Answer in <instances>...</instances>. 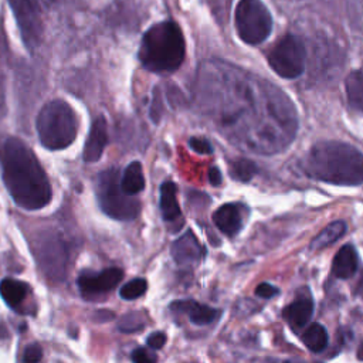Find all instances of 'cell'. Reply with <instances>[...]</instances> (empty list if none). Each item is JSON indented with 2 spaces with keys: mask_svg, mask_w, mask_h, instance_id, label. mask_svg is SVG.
Here are the masks:
<instances>
[{
  "mask_svg": "<svg viewBox=\"0 0 363 363\" xmlns=\"http://www.w3.org/2000/svg\"><path fill=\"white\" fill-rule=\"evenodd\" d=\"M196 96L218 128L251 150L284 149L296 132V111L277 86L220 61L206 62Z\"/></svg>",
  "mask_w": 363,
  "mask_h": 363,
  "instance_id": "6da1fadb",
  "label": "cell"
},
{
  "mask_svg": "<svg viewBox=\"0 0 363 363\" xmlns=\"http://www.w3.org/2000/svg\"><path fill=\"white\" fill-rule=\"evenodd\" d=\"M1 174L14 203L24 210H40L51 201L48 177L33 150L18 138H9L0 149Z\"/></svg>",
  "mask_w": 363,
  "mask_h": 363,
  "instance_id": "7a4b0ae2",
  "label": "cell"
},
{
  "mask_svg": "<svg viewBox=\"0 0 363 363\" xmlns=\"http://www.w3.org/2000/svg\"><path fill=\"white\" fill-rule=\"evenodd\" d=\"M302 169L319 182L357 186L363 183V153L345 142L322 140L309 149Z\"/></svg>",
  "mask_w": 363,
  "mask_h": 363,
  "instance_id": "3957f363",
  "label": "cell"
},
{
  "mask_svg": "<svg viewBox=\"0 0 363 363\" xmlns=\"http://www.w3.org/2000/svg\"><path fill=\"white\" fill-rule=\"evenodd\" d=\"M186 54L184 37L174 21H160L142 37L138 57L140 64L153 72L176 71Z\"/></svg>",
  "mask_w": 363,
  "mask_h": 363,
  "instance_id": "277c9868",
  "label": "cell"
},
{
  "mask_svg": "<svg viewBox=\"0 0 363 363\" xmlns=\"http://www.w3.org/2000/svg\"><path fill=\"white\" fill-rule=\"evenodd\" d=\"M35 128L41 145L61 150L72 145L78 133V118L71 105L62 99L47 102L38 112Z\"/></svg>",
  "mask_w": 363,
  "mask_h": 363,
  "instance_id": "5b68a950",
  "label": "cell"
},
{
  "mask_svg": "<svg viewBox=\"0 0 363 363\" xmlns=\"http://www.w3.org/2000/svg\"><path fill=\"white\" fill-rule=\"evenodd\" d=\"M95 193L101 210L108 217L119 221H130L139 216L140 203L133 196L123 193L118 169L111 167L98 174Z\"/></svg>",
  "mask_w": 363,
  "mask_h": 363,
  "instance_id": "8992f818",
  "label": "cell"
},
{
  "mask_svg": "<svg viewBox=\"0 0 363 363\" xmlns=\"http://www.w3.org/2000/svg\"><path fill=\"white\" fill-rule=\"evenodd\" d=\"M240 38L251 45L261 44L272 30V16L261 0H240L234 11Z\"/></svg>",
  "mask_w": 363,
  "mask_h": 363,
  "instance_id": "52a82bcc",
  "label": "cell"
},
{
  "mask_svg": "<svg viewBox=\"0 0 363 363\" xmlns=\"http://www.w3.org/2000/svg\"><path fill=\"white\" fill-rule=\"evenodd\" d=\"M306 50L299 37L284 35L268 52V62L274 72L286 79L298 78L305 69Z\"/></svg>",
  "mask_w": 363,
  "mask_h": 363,
  "instance_id": "ba28073f",
  "label": "cell"
},
{
  "mask_svg": "<svg viewBox=\"0 0 363 363\" xmlns=\"http://www.w3.org/2000/svg\"><path fill=\"white\" fill-rule=\"evenodd\" d=\"M34 257L44 275L62 281L67 274L68 248L60 234H44L34 244Z\"/></svg>",
  "mask_w": 363,
  "mask_h": 363,
  "instance_id": "9c48e42d",
  "label": "cell"
},
{
  "mask_svg": "<svg viewBox=\"0 0 363 363\" xmlns=\"http://www.w3.org/2000/svg\"><path fill=\"white\" fill-rule=\"evenodd\" d=\"M21 40L28 51H34L43 41V4L40 0H9Z\"/></svg>",
  "mask_w": 363,
  "mask_h": 363,
  "instance_id": "30bf717a",
  "label": "cell"
},
{
  "mask_svg": "<svg viewBox=\"0 0 363 363\" xmlns=\"http://www.w3.org/2000/svg\"><path fill=\"white\" fill-rule=\"evenodd\" d=\"M123 278L119 268H106L101 272H84L78 277L77 284L84 296H96L113 289Z\"/></svg>",
  "mask_w": 363,
  "mask_h": 363,
  "instance_id": "8fae6325",
  "label": "cell"
},
{
  "mask_svg": "<svg viewBox=\"0 0 363 363\" xmlns=\"http://www.w3.org/2000/svg\"><path fill=\"white\" fill-rule=\"evenodd\" d=\"M170 254L179 265H193L199 262L204 255V248L191 231H186L177 240L173 241Z\"/></svg>",
  "mask_w": 363,
  "mask_h": 363,
  "instance_id": "7c38bea8",
  "label": "cell"
},
{
  "mask_svg": "<svg viewBox=\"0 0 363 363\" xmlns=\"http://www.w3.org/2000/svg\"><path fill=\"white\" fill-rule=\"evenodd\" d=\"M106 143H108V125H106V119L102 115H99L94 119L89 128V133L85 140L84 152H82L84 160L88 163L98 162L104 153Z\"/></svg>",
  "mask_w": 363,
  "mask_h": 363,
  "instance_id": "4fadbf2b",
  "label": "cell"
},
{
  "mask_svg": "<svg viewBox=\"0 0 363 363\" xmlns=\"http://www.w3.org/2000/svg\"><path fill=\"white\" fill-rule=\"evenodd\" d=\"M213 221L216 227L225 235H235L242 227L241 206L234 203L220 206L213 213Z\"/></svg>",
  "mask_w": 363,
  "mask_h": 363,
  "instance_id": "5bb4252c",
  "label": "cell"
},
{
  "mask_svg": "<svg viewBox=\"0 0 363 363\" xmlns=\"http://www.w3.org/2000/svg\"><path fill=\"white\" fill-rule=\"evenodd\" d=\"M170 309L179 313H186L190 322L194 325L211 323L218 316L217 309L197 303L194 301H174L170 303Z\"/></svg>",
  "mask_w": 363,
  "mask_h": 363,
  "instance_id": "9a60e30c",
  "label": "cell"
},
{
  "mask_svg": "<svg viewBox=\"0 0 363 363\" xmlns=\"http://www.w3.org/2000/svg\"><path fill=\"white\" fill-rule=\"evenodd\" d=\"M357 265H359V259H357V252L354 247L350 244H346L336 252L332 262V271L336 278L349 279L356 274Z\"/></svg>",
  "mask_w": 363,
  "mask_h": 363,
  "instance_id": "2e32d148",
  "label": "cell"
},
{
  "mask_svg": "<svg viewBox=\"0 0 363 363\" xmlns=\"http://www.w3.org/2000/svg\"><path fill=\"white\" fill-rule=\"evenodd\" d=\"M312 315H313V302L309 299H298L291 305L285 306L282 311L284 319L295 328L305 326L311 320Z\"/></svg>",
  "mask_w": 363,
  "mask_h": 363,
  "instance_id": "e0dca14e",
  "label": "cell"
},
{
  "mask_svg": "<svg viewBox=\"0 0 363 363\" xmlns=\"http://www.w3.org/2000/svg\"><path fill=\"white\" fill-rule=\"evenodd\" d=\"M177 186L173 182H164L160 186V211L164 221H173L180 216V207L176 199Z\"/></svg>",
  "mask_w": 363,
  "mask_h": 363,
  "instance_id": "ac0fdd59",
  "label": "cell"
},
{
  "mask_svg": "<svg viewBox=\"0 0 363 363\" xmlns=\"http://www.w3.org/2000/svg\"><path fill=\"white\" fill-rule=\"evenodd\" d=\"M121 187L128 196H135L145 189L143 170L139 162H132L126 166L121 177Z\"/></svg>",
  "mask_w": 363,
  "mask_h": 363,
  "instance_id": "d6986e66",
  "label": "cell"
},
{
  "mask_svg": "<svg viewBox=\"0 0 363 363\" xmlns=\"http://www.w3.org/2000/svg\"><path fill=\"white\" fill-rule=\"evenodd\" d=\"M28 294V285L13 279V278H4L0 282V295L4 299V302L11 308H18V305L26 299Z\"/></svg>",
  "mask_w": 363,
  "mask_h": 363,
  "instance_id": "ffe728a7",
  "label": "cell"
},
{
  "mask_svg": "<svg viewBox=\"0 0 363 363\" xmlns=\"http://www.w3.org/2000/svg\"><path fill=\"white\" fill-rule=\"evenodd\" d=\"M347 225L345 221L337 220L330 224H328L312 241H311V248L312 250H322L325 247H329L330 244L336 242L343 234L346 233Z\"/></svg>",
  "mask_w": 363,
  "mask_h": 363,
  "instance_id": "44dd1931",
  "label": "cell"
},
{
  "mask_svg": "<svg viewBox=\"0 0 363 363\" xmlns=\"http://www.w3.org/2000/svg\"><path fill=\"white\" fill-rule=\"evenodd\" d=\"M346 95L352 106L363 111V68L352 71L345 81Z\"/></svg>",
  "mask_w": 363,
  "mask_h": 363,
  "instance_id": "7402d4cb",
  "label": "cell"
},
{
  "mask_svg": "<svg viewBox=\"0 0 363 363\" xmlns=\"http://www.w3.org/2000/svg\"><path fill=\"white\" fill-rule=\"evenodd\" d=\"M302 342L303 345L311 350V352H315V353H319L322 352L326 346H328V342H329V336H328V332L326 329L319 325V323H312L302 335Z\"/></svg>",
  "mask_w": 363,
  "mask_h": 363,
  "instance_id": "603a6c76",
  "label": "cell"
},
{
  "mask_svg": "<svg viewBox=\"0 0 363 363\" xmlns=\"http://www.w3.org/2000/svg\"><path fill=\"white\" fill-rule=\"evenodd\" d=\"M257 170H258L257 164L252 160L244 159V157L235 159L230 164L231 177L237 182H242V183L250 182L252 179V176L257 173Z\"/></svg>",
  "mask_w": 363,
  "mask_h": 363,
  "instance_id": "cb8c5ba5",
  "label": "cell"
},
{
  "mask_svg": "<svg viewBox=\"0 0 363 363\" xmlns=\"http://www.w3.org/2000/svg\"><path fill=\"white\" fill-rule=\"evenodd\" d=\"M147 289V282L143 278H135L129 282H126L121 289H119V296L125 301H133L139 296H142Z\"/></svg>",
  "mask_w": 363,
  "mask_h": 363,
  "instance_id": "d4e9b609",
  "label": "cell"
},
{
  "mask_svg": "<svg viewBox=\"0 0 363 363\" xmlns=\"http://www.w3.org/2000/svg\"><path fill=\"white\" fill-rule=\"evenodd\" d=\"M143 326H145V320H143L142 313H139V312L126 313L125 316H122V319L118 323V329L125 333L140 330V329H143Z\"/></svg>",
  "mask_w": 363,
  "mask_h": 363,
  "instance_id": "484cf974",
  "label": "cell"
},
{
  "mask_svg": "<svg viewBox=\"0 0 363 363\" xmlns=\"http://www.w3.org/2000/svg\"><path fill=\"white\" fill-rule=\"evenodd\" d=\"M43 349L37 343L28 345L23 352V363H41Z\"/></svg>",
  "mask_w": 363,
  "mask_h": 363,
  "instance_id": "4316f807",
  "label": "cell"
},
{
  "mask_svg": "<svg viewBox=\"0 0 363 363\" xmlns=\"http://www.w3.org/2000/svg\"><path fill=\"white\" fill-rule=\"evenodd\" d=\"M189 146L191 150H194L196 153L200 155H210L213 152V146L211 143L204 139V138H199V136H193L189 139Z\"/></svg>",
  "mask_w": 363,
  "mask_h": 363,
  "instance_id": "83f0119b",
  "label": "cell"
},
{
  "mask_svg": "<svg viewBox=\"0 0 363 363\" xmlns=\"http://www.w3.org/2000/svg\"><path fill=\"white\" fill-rule=\"evenodd\" d=\"M278 294H279V289L277 286L268 284V282H262L255 288V295L262 298V299H269V298H272Z\"/></svg>",
  "mask_w": 363,
  "mask_h": 363,
  "instance_id": "f1b7e54d",
  "label": "cell"
},
{
  "mask_svg": "<svg viewBox=\"0 0 363 363\" xmlns=\"http://www.w3.org/2000/svg\"><path fill=\"white\" fill-rule=\"evenodd\" d=\"M130 357H132V362H133V363H156L155 356L150 354V353H149L146 349H143V347L135 349V350L132 352Z\"/></svg>",
  "mask_w": 363,
  "mask_h": 363,
  "instance_id": "f546056e",
  "label": "cell"
},
{
  "mask_svg": "<svg viewBox=\"0 0 363 363\" xmlns=\"http://www.w3.org/2000/svg\"><path fill=\"white\" fill-rule=\"evenodd\" d=\"M166 340H167L166 333H163V332H153V333H150V335L147 336L146 345H147L149 347H152V349H160V347H163V345L166 343Z\"/></svg>",
  "mask_w": 363,
  "mask_h": 363,
  "instance_id": "4dcf8cb0",
  "label": "cell"
},
{
  "mask_svg": "<svg viewBox=\"0 0 363 363\" xmlns=\"http://www.w3.org/2000/svg\"><path fill=\"white\" fill-rule=\"evenodd\" d=\"M208 182H210L211 186H220L221 184V172L218 170V167H210Z\"/></svg>",
  "mask_w": 363,
  "mask_h": 363,
  "instance_id": "1f68e13d",
  "label": "cell"
},
{
  "mask_svg": "<svg viewBox=\"0 0 363 363\" xmlns=\"http://www.w3.org/2000/svg\"><path fill=\"white\" fill-rule=\"evenodd\" d=\"M4 75L3 72L0 71V113L3 115L4 111H6V99H4Z\"/></svg>",
  "mask_w": 363,
  "mask_h": 363,
  "instance_id": "d6a6232c",
  "label": "cell"
},
{
  "mask_svg": "<svg viewBox=\"0 0 363 363\" xmlns=\"http://www.w3.org/2000/svg\"><path fill=\"white\" fill-rule=\"evenodd\" d=\"M356 294L363 296V275H362V278H360V281H359V284L356 286Z\"/></svg>",
  "mask_w": 363,
  "mask_h": 363,
  "instance_id": "836d02e7",
  "label": "cell"
},
{
  "mask_svg": "<svg viewBox=\"0 0 363 363\" xmlns=\"http://www.w3.org/2000/svg\"><path fill=\"white\" fill-rule=\"evenodd\" d=\"M357 359L363 360V343H360V346L357 349Z\"/></svg>",
  "mask_w": 363,
  "mask_h": 363,
  "instance_id": "e575fe53",
  "label": "cell"
},
{
  "mask_svg": "<svg viewBox=\"0 0 363 363\" xmlns=\"http://www.w3.org/2000/svg\"><path fill=\"white\" fill-rule=\"evenodd\" d=\"M40 1H41V4H43V3H48V4H51V3H57L58 0H40Z\"/></svg>",
  "mask_w": 363,
  "mask_h": 363,
  "instance_id": "d590c367",
  "label": "cell"
},
{
  "mask_svg": "<svg viewBox=\"0 0 363 363\" xmlns=\"http://www.w3.org/2000/svg\"><path fill=\"white\" fill-rule=\"evenodd\" d=\"M277 363H291V362H277Z\"/></svg>",
  "mask_w": 363,
  "mask_h": 363,
  "instance_id": "8d00e7d4",
  "label": "cell"
}]
</instances>
